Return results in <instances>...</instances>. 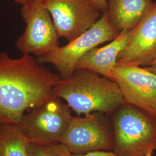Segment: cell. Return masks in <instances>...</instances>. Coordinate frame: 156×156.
<instances>
[{"mask_svg":"<svg viewBox=\"0 0 156 156\" xmlns=\"http://www.w3.org/2000/svg\"><path fill=\"white\" fill-rule=\"evenodd\" d=\"M11 1H13L15 3L20 4V5H22L23 4L28 3V2L33 1V0H11Z\"/></svg>","mask_w":156,"mask_h":156,"instance_id":"ac0fdd59","label":"cell"},{"mask_svg":"<svg viewBox=\"0 0 156 156\" xmlns=\"http://www.w3.org/2000/svg\"><path fill=\"white\" fill-rule=\"evenodd\" d=\"M20 13L26 28L16 39L15 46L22 55L37 58L60 46V37L51 16L41 0H33L23 4Z\"/></svg>","mask_w":156,"mask_h":156,"instance_id":"8992f818","label":"cell"},{"mask_svg":"<svg viewBox=\"0 0 156 156\" xmlns=\"http://www.w3.org/2000/svg\"><path fill=\"white\" fill-rule=\"evenodd\" d=\"M61 79L34 56L0 51V124L17 125L23 115L53 95Z\"/></svg>","mask_w":156,"mask_h":156,"instance_id":"6da1fadb","label":"cell"},{"mask_svg":"<svg viewBox=\"0 0 156 156\" xmlns=\"http://www.w3.org/2000/svg\"><path fill=\"white\" fill-rule=\"evenodd\" d=\"M92 1L102 13L106 11L108 0H92Z\"/></svg>","mask_w":156,"mask_h":156,"instance_id":"2e32d148","label":"cell"},{"mask_svg":"<svg viewBox=\"0 0 156 156\" xmlns=\"http://www.w3.org/2000/svg\"><path fill=\"white\" fill-rule=\"evenodd\" d=\"M60 142L67 146L71 154L113 151L111 120L99 112L85 115L83 117L73 116Z\"/></svg>","mask_w":156,"mask_h":156,"instance_id":"52a82bcc","label":"cell"},{"mask_svg":"<svg viewBox=\"0 0 156 156\" xmlns=\"http://www.w3.org/2000/svg\"><path fill=\"white\" fill-rule=\"evenodd\" d=\"M153 152H149L146 153L145 156H153Z\"/></svg>","mask_w":156,"mask_h":156,"instance_id":"d6986e66","label":"cell"},{"mask_svg":"<svg viewBox=\"0 0 156 156\" xmlns=\"http://www.w3.org/2000/svg\"><path fill=\"white\" fill-rule=\"evenodd\" d=\"M120 33L112 25L105 11L84 33L69 41L67 45L60 46L49 53L36 58L42 64L53 65L61 78L66 79L73 75L79 60L85 54L95 47L111 42Z\"/></svg>","mask_w":156,"mask_h":156,"instance_id":"277c9868","label":"cell"},{"mask_svg":"<svg viewBox=\"0 0 156 156\" xmlns=\"http://www.w3.org/2000/svg\"><path fill=\"white\" fill-rule=\"evenodd\" d=\"M60 38L72 41L91 27L102 13L92 0H41Z\"/></svg>","mask_w":156,"mask_h":156,"instance_id":"ba28073f","label":"cell"},{"mask_svg":"<svg viewBox=\"0 0 156 156\" xmlns=\"http://www.w3.org/2000/svg\"><path fill=\"white\" fill-rule=\"evenodd\" d=\"M148 71H151V73H153L156 75V58L155 60L152 62L150 66L148 67H145Z\"/></svg>","mask_w":156,"mask_h":156,"instance_id":"e0dca14e","label":"cell"},{"mask_svg":"<svg viewBox=\"0 0 156 156\" xmlns=\"http://www.w3.org/2000/svg\"><path fill=\"white\" fill-rule=\"evenodd\" d=\"M29 143L17 125L0 124V156H28Z\"/></svg>","mask_w":156,"mask_h":156,"instance_id":"4fadbf2b","label":"cell"},{"mask_svg":"<svg viewBox=\"0 0 156 156\" xmlns=\"http://www.w3.org/2000/svg\"><path fill=\"white\" fill-rule=\"evenodd\" d=\"M154 3L152 0H108L106 12L112 25L121 32L134 28Z\"/></svg>","mask_w":156,"mask_h":156,"instance_id":"7c38bea8","label":"cell"},{"mask_svg":"<svg viewBox=\"0 0 156 156\" xmlns=\"http://www.w3.org/2000/svg\"><path fill=\"white\" fill-rule=\"evenodd\" d=\"M111 115L116 156H145L156 151V116L127 103Z\"/></svg>","mask_w":156,"mask_h":156,"instance_id":"3957f363","label":"cell"},{"mask_svg":"<svg viewBox=\"0 0 156 156\" xmlns=\"http://www.w3.org/2000/svg\"><path fill=\"white\" fill-rule=\"evenodd\" d=\"M100 75L77 69L71 76L56 83L53 94L65 101L77 116L93 112L111 115L125 101L117 84Z\"/></svg>","mask_w":156,"mask_h":156,"instance_id":"7a4b0ae2","label":"cell"},{"mask_svg":"<svg viewBox=\"0 0 156 156\" xmlns=\"http://www.w3.org/2000/svg\"><path fill=\"white\" fill-rule=\"evenodd\" d=\"M72 109L54 95L26 112L17 125L30 142L51 144L60 142L73 118Z\"/></svg>","mask_w":156,"mask_h":156,"instance_id":"5b68a950","label":"cell"},{"mask_svg":"<svg viewBox=\"0 0 156 156\" xmlns=\"http://www.w3.org/2000/svg\"><path fill=\"white\" fill-rule=\"evenodd\" d=\"M125 103L156 116V75L145 67L117 64L112 71Z\"/></svg>","mask_w":156,"mask_h":156,"instance_id":"9c48e42d","label":"cell"},{"mask_svg":"<svg viewBox=\"0 0 156 156\" xmlns=\"http://www.w3.org/2000/svg\"><path fill=\"white\" fill-rule=\"evenodd\" d=\"M156 58V2L134 28L117 64L148 67Z\"/></svg>","mask_w":156,"mask_h":156,"instance_id":"30bf717a","label":"cell"},{"mask_svg":"<svg viewBox=\"0 0 156 156\" xmlns=\"http://www.w3.org/2000/svg\"><path fill=\"white\" fill-rule=\"evenodd\" d=\"M71 156H116L113 151H94L83 154H71Z\"/></svg>","mask_w":156,"mask_h":156,"instance_id":"9a60e30c","label":"cell"},{"mask_svg":"<svg viewBox=\"0 0 156 156\" xmlns=\"http://www.w3.org/2000/svg\"><path fill=\"white\" fill-rule=\"evenodd\" d=\"M131 31L132 29L123 30L109 44L89 51L79 60L76 69L90 70L112 80V71L120 53L128 44Z\"/></svg>","mask_w":156,"mask_h":156,"instance_id":"8fae6325","label":"cell"},{"mask_svg":"<svg viewBox=\"0 0 156 156\" xmlns=\"http://www.w3.org/2000/svg\"><path fill=\"white\" fill-rule=\"evenodd\" d=\"M28 156H71V153L60 142L51 144H37L30 142L27 148Z\"/></svg>","mask_w":156,"mask_h":156,"instance_id":"5bb4252c","label":"cell"}]
</instances>
